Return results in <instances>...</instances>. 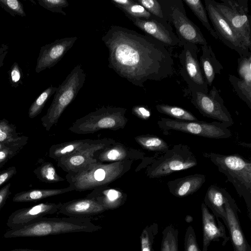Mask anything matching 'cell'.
Masks as SVG:
<instances>
[{"instance_id":"cell-1","label":"cell","mask_w":251,"mask_h":251,"mask_svg":"<svg viewBox=\"0 0 251 251\" xmlns=\"http://www.w3.org/2000/svg\"><path fill=\"white\" fill-rule=\"evenodd\" d=\"M101 40L108 50V67L135 86L144 87L148 80L160 81L173 75L169 50L148 35L112 25Z\"/></svg>"},{"instance_id":"cell-2","label":"cell","mask_w":251,"mask_h":251,"mask_svg":"<svg viewBox=\"0 0 251 251\" xmlns=\"http://www.w3.org/2000/svg\"><path fill=\"white\" fill-rule=\"evenodd\" d=\"M101 229L89 218H47L18 229H9L3 235L5 238L35 237L73 232H94Z\"/></svg>"},{"instance_id":"cell-3","label":"cell","mask_w":251,"mask_h":251,"mask_svg":"<svg viewBox=\"0 0 251 251\" xmlns=\"http://www.w3.org/2000/svg\"><path fill=\"white\" fill-rule=\"evenodd\" d=\"M209 159L225 175L228 181L235 188L238 195L247 205L248 215L251 220V162L238 154H221L212 152H204Z\"/></svg>"},{"instance_id":"cell-4","label":"cell","mask_w":251,"mask_h":251,"mask_svg":"<svg viewBox=\"0 0 251 251\" xmlns=\"http://www.w3.org/2000/svg\"><path fill=\"white\" fill-rule=\"evenodd\" d=\"M133 162L123 161L102 163L96 162L76 174H67L66 179L76 191L93 190L120 178L131 169Z\"/></svg>"},{"instance_id":"cell-5","label":"cell","mask_w":251,"mask_h":251,"mask_svg":"<svg viewBox=\"0 0 251 251\" xmlns=\"http://www.w3.org/2000/svg\"><path fill=\"white\" fill-rule=\"evenodd\" d=\"M85 79L84 70L81 65L77 64L57 87L50 106L41 119L42 124L47 131H49L57 124L64 111L76 98L83 87Z\"/></svg>"},{"instance_id":"cell-6","label":"cell","mask_w":251,"mask_h":251,"mask_svg":"<svg viewBox=\"0 0 251 251\" xmlns=\"http://www.w3.org/2000/svg\"><path fill=\"white\" fill-rule=\"evenodd\" d=\"M126 110L121 107L102 106L76 120L69 129L76 134H87L103 129H123L128 121Z\"/></svg>"},{"instance_id":"cell-7","label":"cell","mask_w":251,"mask_h":251,"mask_svg":"<svg viewBox=\"0 0 251 251\" xmlns=\"http://www.w3.org/2000/svg\"><path fill=\"white\" fill-rule=\"evenodd\" d=\"M165 20L176 30L182 46L192 43L204 46L208 44L200 28L187 17L183 0H158Z\"/></svg>"},{"instance_id":"cell-8","label":"cell","mask_w":251,"mask_h":251,"mask_svg":"<svg viewBox=\"0 0 251 251\" xmlns=\"http://www.w3.org/2000/svg\"><path fill=\"white\" fill-rule=\"evenodd\" d=\"M198 161L186 145H175L147 167L146 176L150 178H160L173 173L196 166Z\"/></svg>"},{"instance_id":"cell-9","label":"cell","mask_w":251,"mask_h":251,"mask_svg":"<svg viewBox=\"0 0 251 251\" xmlns=\"http://www.w3.org/2000/svg\"><path fill=\"white\" fill-rule=\"evenodd\" d=\"M213 2L245 46L251 49V17L247 0H220Z\"/></svg>"},{"instance_id":"cell-10","label":"cell","mask_w":251,"mask_h":251,"mask_svg":"<svg viewBox=\"0 0 251 251\" xmlns=\"http://www.w3.org/2000/svg\"><path fill=\"white\" fill-rule=\"evenodd\" d=\"M157 124L165 131L173 130L210 139H226L232 136L228 127L219 122L186 121L161 118Z\"/></svg>"},{"instance_id":"cell-11","label":"cell","mask_w":251,"mask_h":251,"mask_svg":"<svg viewBox=\"0 0 251 251\" xmlns=\"http://www.w3.org/2000/svg\"><path fill=\"white\" fill-rule=\"evenodd\" d=\"M179 55L180 73L190 90L208 94V87L198 60L197 45L184 43Z\"/></svg>"},{"instance_id":"cell-12","label":"cell","mask_w":251,"mask_h":251,"mask_svg":"<svg viewBox=\"0 0 251 251\" xmlns=\"http://www.w3.org/2000/svg\"><path fill=\"white\" fill-rule=\"evenodd\" d=\"M191 92L192 103L203 116L217 120L228 127L233 125L231 115L214 86L208 94L196 91Z\"/></svg>"},{"instance_id":"cell-13","label":"cell","mask_w":251,"mask_h":251,"mask_svg":"<svg viewBox=\"0 0 251 251\" xmlns=\"http://www.w3.org/2000/svg\"><path fill=\"white\" fill-rule=\"evenodd\" d=\"M115 142V140L109 138L93 139L83 148L57 160V166L67 174L79 173L89 164L97 162L94 158L95 153Z\"/></svg>"},{"instance_id":"cell-14","label":"cell","mask_w":251,"mask_h":251,"mask_svg":"<svg viewBox=\"0 0 251 251\" xmlns=\"http://www.w3.org/2000/svg\"><path fill=\"white\" fill-rule=\"evenodd\" d=\"M205 8L212 22L218 39L227 47L236 51L240 56L251 53L244 43L232 28L226 19L220 13L212 0H204Z\"/></svg>"},{"instance_id":"cell-15","label":"cell","mask_w":251,"mask_h":251,"mask_svg":"<svg viewBox=\"0 0 251 251\" xmlns=\"http://www.w3.org/2000/svg\"><path fill=\"white\" fill-rule=\"evenodd\" d=\"M126 16L147 35L158 40L166 47L182 46L172 26L165 19L153 15L149 19Z\"/></svg>"},{"instance_id":"cell-16","label":"cell","mask_w":251,"mask_h":251,"mask_svg":"<svg viewBox=\"0 0 251 251\" xmlns=\"http://www.w3.org/2000/svg\"><path fill=\"white\" fill-rule=\"evenodd\" d=\"M62 203L43 202L18 209L8 218L6 225L11 229H18L35 223L45 216L58 213Z\"/></svg>"},{"instance_id":"cell-17","label":"cell","mask_w":251,"mask_h":251,"mask_svg":"<svg viewBox=\"0 0 251 251\" xmlns=\"http://www.w3.org/2000/svg\"><path fill=\"white\" fill-rule=\"evenodd\" d=\"M77 39L76 36L65 37L41 47L37 59L35 72L39 73L54 67L73 47Z\"/></svg>"},{"instance_id":"cell-18","label":"cell","mask_w":251,"mask_h":251,"mask_svg":"<svg viewBox=\"0 0 251 251\" xmlns=\"http://www.w3.org/2000/svg\"><path fill=\"white\" fill-rule=\"evenodd\" d=\"M229 233L234 251H251V246L247 241L242 229L238 217L241 211L235 200L227 192L225 203Z\"/></svg>"},{"instance_id":"cell-19","label":"cell","mask_w":251,"mask_h":251,"mask_svg":"<svg viewBox=\"0 0 251 251\" xmlns=\"http://www.w3.org/2000/svg\"><path fill=\"white\" fill-rule=\"evenodd\" d=\"M202 226V248L201 251H208L209 246L212 241L222 240V245L225 246L230 239L227 236L225 225L212 213L203 202L201 204Z\"/></svg>"},{"instance_id":"cell-20","label":"cell","mask_w":251,"mask_h":251,"mask_svg":"<svg viewBox=\"0 0 251 251\" xmlns=\"http://www.w3.org/2000/svg\"><path fill=\"white\" fill-rule=\"evenodd\" d=\"M144 155L143 152L116 141L95 153L94 158L98 162L107 163L123 161L133 162L143 159Z\"/></svg>"},{"instance_id":"cell-21","label":"cell","mask_w":251,"mask_h":251,"mask_svg":"<svg viewBox=\"0 0 251 251\" xmlns=\"http://www.w3.org/2000/svg\"><path fill=\"white\" fill-rule=\"evenodd\" d=\"M106 211L97 201L86 197L62 203L58 213L70 217L88 218Z\"/></svg>"},{"instance_id":"cell-22","label":"cell","mask_w":251,"mask_h":251,"mask_svg":"<svg viewBox=\"0 0 251 251\" xmlns=\"http://www.w3.org/2000/svg\"><path fill=\"white\" fill-rule=\"evenodd\" d=\"M86 198L97 201L108 210L117 209L124 205L127 195L119 188L105 186L92 190Z\"/></svg>"},{"instance_id":"cell-23","label":"cell","mask_w":251,"mask_h":251,"mask_svg":"<svg viewBox=\"0 0 251 251\" xmlns=\"http://www.w3.org/2000/svg\"><path fill=\"white\" fill-rule=\"evenodd\" d=\"M206 180L204 175L195 174L169 181L167 186L171 194L183 198L198 191Z\"/></svg>"},{"instance_id":"cell-24","label":"cell","mask_w":251,"mask_h":251,"mask_svg":"<svg viewBox=\"0 0 251 251\" xmlns=\"http://www.w3.org/2000/svg\"><path fill=\"white\" fill-rule=\"evenodd\" d=\"M227 191L215 184L211 185L207 189L203 203L216 217L221 218L227 227V220L225 203Z\"/></svg>"},{"instance_id":"cell-25","label":"cell","mask_w":251,"mask_h":251,"mask_svg":"<svg viewBox=\"0 0 251 251\" xmlns=\"http://www.w3.org/2000/svg\"><path fill=\"white\" fill-rule=\"evenodd\" d=\"M201 47L202 54L200 63L208 86H211L216 75L221 74L224 67L216 58L210 45Z\"/></svg>"},{"instance_id":"cell-26","label":"cell","mask_w":251,"mask_h":251,"mask_svg":"<svg viewBox=\"0 0 251 251\" xmlns=\"http://www.w3.org/2000/svg\"><path fill=\"white\" fill-rule=\"evenodd\" d=\"M71 186L60 189H34L15 194L12 201L16 202L36 201L49 197L74 191Z\"/></svg>"},{"instance_id":"cell-27","label":"cell","mask_w":251,"mask_h":251,"mask_svg":"<svg viewBox=\"0 0 251 251\" xmlns=\"http://www.w3.org/2000/svg\"><path fill=\"white\" fill-rule=\"evenodd\" d=\"M92 140L79 139L52 145L49 149V156L57 161L83 148Z\"/></svg>"},{"instance_id":"cell-28","label":"cell","mask_w":251,"mask_h":251,"mask_svg":"<svg viewBox=\"0 0 251 251\" xmlns=\"http://www.w3.org/2000/svg\"><path fill=\"white\" fill-rule=\"evenodd\" d=\"M237 71L239 78L235 77L236 84L241 88L251 90V53L238 59Z\"/></svg>"},{"instance_id":"cell-29","label":"cell","mask_w":251,"mask_h":251,"mask_svg":"<svg viewBox=\"0 0 251 251\" xmlns=\"http://www.w3.org/2000/svg\"><path fill=\"white\" fill-rule=\"evenodd\" d=\"M135 141L143 149L149 151L165 153L169 149V146L163 139L151 134H143L136 136Z\"/></svg>"},{"instance_id":"cell-30","label":"cell","mask_w":251,"mask_h":251,"mask_svg":"<svg viewBox=\"0 0 251 251\" xmlns=\"http://www.w3.org/2000/svg\"><path fill=\"white\" fill-rule=\"evenodd\" d=\"M28 140L27 136H20L17 139L11 141L4 148L0 150V168L21 151L27 143Z\"/></svg>"},{"instance_id":"cell-31","label":"cell","mask_w":251,"mask_h":251,"mask_svg":"<svg viewBox=\"0 0 251 251\" xmlns=\"http://www.w3.org/2000/svg\"><path fill=\"white\" fill-rule=\"evenodd\" d=\"M34 174L40 181L48 183L63 181L65 178L56 172L53 165L49 162L42 163L33 171Z\"/></svg>"},{"instance_id":"cell-32","label":"cell","mask_w":251,"mask_h":251,"mask_svg":"<svg viewBox=\"0 0 251 251\" xmlns=\"http://www.w3.org/2000/svg\"><path fill=\"white\" fill-rule=\"evenodd\" d=\"M158 112L173 117L175 120L186 121H197L198 119L191 112L181 107L166 104L156 105Z\"/></svg>"},{"instance_id":"cell-33","label":"cell","mask_w":251,"mask_h":251,"mask_svg":"<svg viewBox=\"0 0 251 251\" xmlns=\"http://www.w3.org/2000/svg\"><path fill=\"white\" fill-rule=\"evenodd\" d=\"M183 2L192 11L212 37L218 39L215 30L210 24L206 11L201 1V0H184Z\"/></svg>"},{"instance_id":"cell-34","label":"cell","mask_w":251,"mask_h":251,"mask_svg":"<svg viewBox=\"0 0 251 251\" xmlns=\"http://www.w3.org/2000/svg\"><path fill=\"white\" fill-rule=\"evenodd\" d=\"M178 230L174 225L167 226L162 231L160 251H178Z\"/></svg>"},{"instance_id":"cell-35","label":"cell","mask_w":251,"mask_h":251,"mask_svg":"<svg viewBox=\"0 0 251 251\" xmlns=\"http://www.w3.org/2000/svg\"><path fill=\"white\" fill-rule=\"evenodd\" d=\"M56 89L57 87L50 85L41 93L29 107L28 112L29 118L33 119L41 113L46 102L55 93Z\"/></svg>"},{"instance_id":"cell-36","label":"cell","mask_w":251,"mask_h":251,"mask_svg":"<svg viewBox=\"0 0 251 251\" xmlns=\"http://www.w3.org/2000/svg\"><path fill=\"white\" fill-rule=\"evenodd\" d=\"M158 230L156 223L148 225L144 228L140 237L141 251H153V245Z\"/></svg>"},{"instance_id":"cell-37","label":"cell","mask_w":251,"mask_h":251,"mask_svg":"<svg viewBox=\"0 0 251 251\" xmlns=\"http://www.w3.org/2000/svg\"><path fill=\"white\" fill-rule=\"evenodd\" d=\"M15 125L6 119L0 120V142H7L17 139L20 136Z\"/></svg>"},{"instance_id":"cell-38","label":"cell","mask_w":251,"mask_h":251,"mask_svg":"<svg viewBox=\"0 0 251 251\" xmlns=\"http://www.w3.org/2000/svg\"><path fill=\"white\" fill-rule=\"evenodd\" d=\"M118 8L121 9L126 16L132 18L149 19L152 16L143 6L134 0L128 6Z\"/></svg>"},{"instance_id":"cell-39","label":"cell","mask_w":251,"mask_h":251,"mask_svg":"<svg viewBox=\"0 0 251 251\" xmlns=\"http://www.w3.org/2000/svg\"><path fill=\"white\" fill-rule=\"evenodd\" d=\"M0 6L13 17L26 16L24 6L18 0H0Z\"/></svg>"},{"instance_id":"cell-40","label":"cell","mask_w":251,"mask_h":251,"mask_svg":"<svg viewBox=\"0 0 251 251\" xmlns=\"http://www.w3.org/2000/svg\"><path fill=\"white\" fill-rule=\"evenodd\" d=\"M38 2L45 9L53 13L62 14L64 16H66V13L63 8L69 5L66 0H38Z\"/></svg>"},{"instance_id":"cell-41","label":"cell","mask_w":251,"mask_h":251,"mask_svg":"<svg viewBox=\"0 0 251 251\" xmlns=\"http://www.w3.org/2000/svg\"><path fill=\"white\" fill-rule=\"evenodd\" d=\"M9 83L11 87L17 88L20 84L23 85L22 81L24 74L18 63L15 62L7 72Z\"/></svg>"},{"instance_id":"cell-42","label":"cell","mask_w":251,"mask_h":251,"mask_svg":"<svg viewBox=\"0 0 251 251\" xmlns=\"http://www.w3.org/2000/svg\"><path fill=\"white\" fill-rule=\"evenodd\" d=\"M184 251H201L200 249L193 227L189 226L184 237Z\"/></svg>"},{"instance_id":"cell-43","label":"cell","mask_w":251,"mask_h":251,"mask_svg":"<svg viewBox=\"0 0 251 251\" xmlns=\"http://www.w3.org/2000/svg\"><path fill=\"white\" fill-rule=\"evenodd\" d=\"M136 1L143 6L152 15L164 19L161 5L158 0H136Z\"/></svg>"},{"instance_id":"cell-44","label":"cell","mask_w":251,"mask_h":251,"mask_svg":"<svg viewBox=\"0 0 251 251\" xmlns=\"http://www.w3.org/2000/svg\"><path fill=\"white\" fill-rule=\"evenodd\" d=\"M132 113L138 118L143 120H148L151 116V111L143 105H136L132 108Z\"/></svg>"},{"instance_id":"cell-45","label":"cell","mask_w":251,"mask_h":251,"mask_svg":"<svg viewBox=\"0 0 251 251\" xmlns=\"http://www.w3.org/2000/svg\"><path fill=\"white\" fill-rule=\"evenodd\" d=\"M17 173L15 166H10L8 168L0 171V186L7 182Z\"/></svg>"},{"instance_id":"cell-46","label":"cell","mask_w":251,"mask_h":251,"mask_svg":"<svg viewBox=\"0 0 251 251\" xmlns=\"http://www.w3.org/2000/svg\"><path fill=\"white\" fill-rule=\"evenodd\" d=\"M10 187L11 183H8L0 189V210L5 205L7 200L11 194Z\"/></svg>"},{"instance_id":"cell-47","label":"cell","mask_w":251,"mask_h":251,"mask_svg":"<svg viewBox=\"0 0 251 251\" xmlns=\"http://www.w3.org/2000/svg\"><path fill=\"white\" fill-rule=\"evenodd\" d=\"M8 44L3 43L0 45V68L4 65V60L8 52Z\"/></svg>"},{"instance_id":"cell-48","label":"cell","mask_w":251,"mask_h":251,"mask_svg":"<svg viewBox=\"0 0 251 251\" xmlns=\"http://www.w3.org/2000/svg\"><path fill=\"white\" fill-rule=\"evenodd\" d=\"M111 2L117 8L126 7L130 5L133 2L132 0H111Z\"/></svg>"},{"instance_id":"cell-49","label":"cell","mask_w":251,"mask_h":251,"mask_svg":"<svg viewBox=\"0 0 251 251\" xmlns=\"http://www.w3.org/2000/svg\"><path fill=\"white\" fill-rule=\"evenodd\" d=\"M9 251H49L45 250H31L27 249H15L13 250H11Z\"/></svg>"},{"instance_id":"cell-50","label":"cell","mask_w":251,"mask_h":251,"mask_svg":"<svg viewBox=\"0 0 251 251\" xmlns=\"http://www.w3.org/2000/svg\"><path fill=\"white\" fill-rule=\"evenodd\" d=\"M11 141L7 142H0V150L3 149L5 147H6L8 145H9L10 144V143Z\"/></svg>"}]
</instances>
